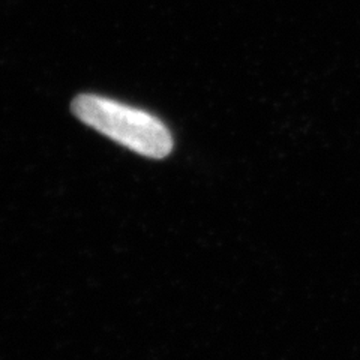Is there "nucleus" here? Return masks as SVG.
<instances>
[{
	"label": "nucleus",
	"mask_w": 360,
	"mask_h": 360,
	"mask_svg": "<svg viewBox=\"0 0 360 360\" xmlns=\"http://www.w3.org/2000/svg\"><path fill=\"white\" fill-rule=\"evenodd\" d=\"M72 112L84 125L141 156L162 160L173 150L170 131L148 111L98 95H80L74 99Z\"/></svg>",
	"instance_id": "1"
}]
</instances>
